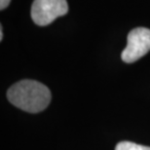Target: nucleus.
<instances>
[{"instance_id":"1","label":"nucleus","mask_w":150,"mask_h":150,"mask_svg":"<svg viewBox=\"0 0 150 150\" xmlns=\"http://www.w3.org/2000/svg\"><path fill=\"white\" fill-rule=\"evenodd\" d=\"M9 101L29 113H37L46 108L51 101V92L44 84L35 80H22L7 92Z\"/></svg>"},{"instance_id":"2","label":"nucleus","mask_w":150,"mask_h":150,"mask_svg":"<svg viewBox=\"0 0 150 150\" xmlns=\"http://www.w3.org/2000/svg\"><path fill=\"white\" fill-rule=\"evenodd\" d=\"M68 12L67 0H34L31 6V18L37 25L45 26L57 18Z\"/></svg>"},{"instance_id":"3","label":"nucleus","mask_w":150,"mask_h":150,"mask_svg":"<svg viewBox=\"0 0 150 150\" xmlns=\"http://www.w3.org/2000/svg\"><path fill=\"white\" fill-rule=\"evenodd\" d=\"M150 51V29L137 28L129 32L127 46L121 54L123 62H134Z\"/></svg>"},{"instance_id":"4","label":"nucleus","mask_w":150,"mask_h":150,"mask_svg":"<svg viewBox=\"0 0 150 150\" xmlns=\"http://www.w3.org/2000/svg\"><path fill=\"white\" fill-rule=\"evenodd\" d=\"M115 150H150V147L131 142H121L116 145Z\"/></svg>"},{"instance_id":"5","label":"nucleus","mask_w":150,"mask_h":150,"mask_svg":"<svg viewBox=\"0 0 150 150\" xmlns=\"http://www.w3.org/2000/svg\"><path fill=\"white\" fill-rule=\"evenodd\" d=\"M11 0H0V10H4L10 4Z\"/></svg>"},{"instance_id":"6","label":"nucleus","mask_w":150,"mask_h":150,"mask_svg":"<svg viewBox=\"0 0 150 150\" xmlns=\"http://www.w3.org/2000/svg\"><path fill=\"white\" fill-rule=\"evenodd\" d=\"M3 39V29H2V26L0 28V40Z\"/></svg>"}]
</instances>
